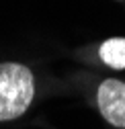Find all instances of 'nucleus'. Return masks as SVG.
<instances>
[{"instance_id":"f03ea898","label":"nucleus","mask_w":125,"mask_h":129,"mask_svg":"<svg viewBox=\"0 0 125 129\" xmlns=\"http://www.w3.org/2000/svg\"><path fill=\"white\" fill-rule=\"evenodd\" d=\"M97 103L103 117L115 125L125 129V84L119 80H105L99 86Z\"/></svg>"},{"instance_id":"f257e3e1","label":"nucleus","mask_w":125,"mask_h":129,"mask_svg":"<svg viewBox=\"0 0 125 129\" xmlns=\"http://www.w3.org/2000/svg\"><path fill=\"white\" fill-rule=\"evenodd\" d=\"M33 74L21 63H0V121L21 117L33 101Z\"/></svg>"},{"instance_id":"7ed1b4c3","label":"nucleus","mask_w":125,"mask_h":129,"mask_svg":"<svg viewBox=\"0 0 125 129\" xmlns=\"http://www.w3.org/2000/svg\"><path fill=\"white\" fill-rule=\"evenodd\" d=\"M101 59L115 70L125 68V39H109L101 45Z\"/></svg>"}]
</instances>
